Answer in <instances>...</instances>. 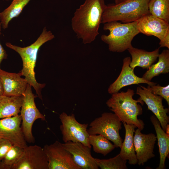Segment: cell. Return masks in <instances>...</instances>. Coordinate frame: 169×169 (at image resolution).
<instances>
[{"instance_id": "obj_1", "label": "cell", "mask_w": 169, "mask_h": 169, "mask_svg": "<svg viewBox=\"0 0 169 169\" xmlns=\"http://www.w3.org/2000/svg\"><path fill=\"white\" fill-rule=\"evenodd\" d=\"M106 6L104 0H85L77 9L71 20L72 29L84 44L94 41L99 34L102 15Z\"/></svg>"}, {"instance_id": "obj_2", "label": "cell", "mask_w": 169, "mask_h": 169, "mask_svg": "<svg viewBox=\"0 0 169 169\" xmlns=\"http://www.w3.org/2000/svg\"><path fill=\"white\" fill-rule=\"evenodd\" d=\"M55 38L54 35L46 27L36 41L30 45L21 47L7 42L6 45L17 52L20 55L23 62V68L20 73L25 77V79L35 90L39 98L42 100L41 91L45 84L38 83L35 78L34 68L37 59L38 53L40 47L47 42Z\"/></svg>"}, {"instance_id": "obj_3", "label": "cell", "mask_w": 169, "mask_h": 169, "mask_svg": "<svg viewBox=\"0 0 169 169\" xmlns=\"http://www.w3.org/2000/svg\"><path fill=\"white\" fill-rule=\"evenodd\" d=\"M134 90L130 89L126 92L113 94L106 104L122 123L134 125L142 130L144 124L142 120L138 118V116L142 114L143 110L138 103L143 105L144 102L139 98L137 100L134 99Z\"/></svg>"}, {"instance_id": "obj_4", "label": "cell", "mask_w": 169, "mask_h": 169, "mask_svg": "<svg viewBox=\"0 0 169 169\" xmlns=\"http://www.w3.org/2000/svg\"><path fill=\"white\" fill-rule=\"evenodd\" d=\"M103 29L108 30V35H101L102 41L108 45L109 49L112 52L122 53L132 45L134 38L140 33L137 21L121 23L114 21L104 23Z\"/></svg>"}, {"instance_id": "obj_5", "label": "cell", "mask_w": 169, "mask_h": 169, "mask_svg": "<svg viewBox=\"0 0 169 169\" xmlns=\"http://www.w3.org/2000/svg\"><path fill=\"white\" fill-rule=\"evenodd\" d=\"M150 0H129L118 5L106 6L103 13L101 23L116 21L129 23L136 21L150 14Z\"/></svg>"}, {"instance_id": "obj_6", "label": "cell", "mask_w": 169, "mask_h": 169, "mask_svg": "<svg viewBox=\"0 0 169 169\" xmlns=\"http://www.w3.org/2000/svg\"><path fill=\"white\" fill-rule=\"evenodd\" d=\"M122 123L114 113L104 112L90 124L87 129L89 135H100L113 142L115 148H121L123 140L119 134Z\"/></svg>"}, {"instance_id": "obj_7", "label": "cell", "mask_w": 169, "mask_h": 169, "mask_svg": "<svg viewBox=\"0 0 169 169\" xmlns=\"http://www.w3.org/2000/svg\"><path fill=\"white\" fill-rule=\"evenodd\" d=\"M32 87L28 84L23 95V102L20 111L22 130L26 142L30 143H34L35 141L32 133L34 122L38 119L45 120V116L40 112L36 105L34 99L36 96L32 92Z\"/></svg>"}, {"instance_id": "obj_8", "label": "cell", "mask_w": 169, "mask_h": 169, "mask_svg": "<svg viewBox=\"0 0 169 169\" xmlns=\"http://www.w3.org/2000/svg\"><path fill=\"white\" fill-rule=\"evenodd\" d=\"M59 118L61 122L60 129L64 143L68 141L79 142L91 147L89 142L88 124L79 122L73 114L68 115L64 112L59 115Z\"/></svg>"}, {"instance_id": "obj_9", "label": "cell", "mask_w": 169, "mask_h": 169, "mask_svg": "<svg viewBox=\"0 0 169 169\" xmlns=\"http://www.w3.org/2000/svg\"><path fill=\"white\" fill-rule=\"evenodd\" d=\"M136 21L140 33L156 37L160 40V48L165 47L169 49L168 23L151 14L145 15Z\"/></svg>"}, {"instance_id": "obj_10", "label": "cell", "mask_w": 169, "mask_h": 169, "mask_svg": "<svg viewBox=\"0 0 169 169\" xmlns=\"http://www.w3.org/2000/svg\"><path fill=\"white\" fill-rule=\"evenodd\" d=\"M47 155L49 169H81L74 162L71 154L56 141L43 148Z\"/></svg>"}, {"instance_id": "obj_11", "label": "cell", "mask_w": 169, "mask_h": 169, "mask_svg": "<svg viewBox=\"0 0 169 169\" xmlns=\"http://www.w3.org/2000/svg\"><path fill=\"white\" fill-rule=\"evenodd\" d=\"M12 169H49L48 158L43 148L27 146Z\"/></svg>"}, {"instance_id": "obj_12", "label": "cell", "mask_w": 169, "mask_h": 169, "mask_svg": "<svg viewBox=\"0 0 169 169\" xmlns=\"http://www.w3.org/2000/svg\"><path fill=\"white\" fill-rule=\"evenodd\" d=\"M20 115L0 119V138L10 141L13 145L24 148L27 145L21 126Z\"/></svg>"}, {"instance_id": "obj_13", "label": "cell", "mask_w": 169, "mask_h": 169, "mask_svg": "<svg viewBox=\"0 0 169 169\" xmlns=\"http://www.w3.org/2000/svg\"><path fill=\"white\" fill-rule=\"evenodd\" d=\"M136 94L139 95V98L146 105L148 109L154 114L165 131L166 126L169 122V117L167 115L169 109L164 108L162 104L163 98L154 94L146 88L141 85L137 88Z\"/></svg>"}, {"instance_id": "obj_14", "label": "cell", "mask_w": 169, "mask_h": 169, "mask_svg": "<svg viewBox=\"0 0 169 169\" xmlns=\"http://www.w3.org/2000/svg\"><path fill=\"white\" fill-rule=\"evenodd\" d=\"M138 128L133 137L137 164L139 166L143 165L149 160L155 157L154 149L157 139L154 134H144Z\"/></svg>"}, {"instance_id": "obj_15", "label": "cell", "mask_w": 169, "mask_h": 169, "mask_svg": "<svg viewBox=\"0 0 169 169\" xmlns=\"http://www.w3.org/2000/svg\"><path fill=\"white\" fill-rule=\"evenodd\" d=\"M131 59L127 57L123 60V64L120 75L116 80L109 86L108 91L111 94L117 93L120 90L127 86L140 84H146L148 85L156 84L154 82L145 80L142 77L136 76L134 73V69L130 66Z\"/></svg>"}, {"instance_id": "obj_16", "label": "cell", "mask_w": 169, "mask_h": 169, "mask_svg": "<svg viewBox=\"0 0 169 169\" xmlns=\"http://www.w3.org/2000/svg\"><path fill=\"white\" fill-rule=\"evenodd\" d=\"M63 147L71 154L75 163L81 169H98L95 158L91 155V147L79 142L68 141L62 143Z\"/></svg>"}, {"instance_id": "obj_17", "label": "cell", "mask_w": 169, "mask_h": 169, "mask_svg": "<svg viewBox=\"0 0 169 169\" xmlns=\"http://www.w3.org/2000/svg\"><path fill=\"white\" fill-rule=\"evenodd\" d=\"M1 76L3 89V95L8 96H23L28 83L21 77L20 73H12L1 69Z\"/></svg>"}, {"instance_id": "obj_18", "label": "cell", "mask_w": 169, "mask_h": 169, "mask_svg": "<svg viewBox=\"0 0 169 169\" xmlns=\"http://www.w3.org/2000/svg\"><path fill=\"white\" fill-rule=\"evenodd\" d=\"M127 50L132 58L130 66L133 69L137 67L148 69L156 61L159 54V48L153 51L148 52L131 46Z\"/></svg>"}, {"instance_id": "obj_19", "label": "cell", "mask_w": 169, "mask_h": 169, "mask_svg": "<svg viewBox=\"0 0 169 169\" xmlns=\"http://www.w3.org/2000/svg\"><path fill=\"white\" fill-rule=\"evenodd\" d=\"M123 123L125 129V136L119 154L122 158L128 160L130 164L135 165L137 164V160L134 149L133 137L135 129L137 127L125 122Z\"/></svg>"}, {"instance_id": "obj_20", "label": "cell", "mask_w": 169, "mask_h": 169, "mask_svg": "<svg viewBox=\"0 0 169 169\" xmlns=\"http://www.w3.org/2000/svg\"><path fill=\"white\" fill-rule=\"evenodd\" d=\"M150 119L156 132L159 149L160 162L156 169H165V160L169 153V136L163 130L159 121L155 115L151 116Z\"/></svg>"}, {"instance_id": "obj_21", "label": "cell", "mask_w": 169, "mask_h": 169, "mask_svg": "<svg viewBox=\"0 0 169 169\" xmlns=\"http://www.w3.org/2000/svg\"><path fill=\"white\" fill-rule=\"evenodd\" d=\"M23 96L0 95V119L15 116L20 113Z\"/></svg>"}, {"instance_id": "obj_22", "label": "cell", "mask_w": 169, "mask_h": 169, "mask_svg": "<svg viewBox=\"0 0 169 169\" xmlns=\"http://www.w3.org/2000/svg\"><path fill=\"white\" fill-rule=\"evenodd\" d=\"M158 62L152 64L142 78L145 80L151 81L154 77L161 74L168 73L169 72V50L164 49L158 57Z\"/></svg>"}, {"instance_id": "obj_23", "label": "cell", "mask_w": 169, "mask_h": 169, "mask_svg": "<svg viewBox=\"0 0 169 169\" xmlns=\"http://www.w3.org/2000/svg\"><path fill=\"white\" fill-rule=\"evenodd\" d=\"M31 0H13L10 5L0 13V20L3 28L8 27L10 22L14 18L18 17L25 6Z\"/></svg>"}, {"instance_id": "obj_24", "label": "cell", "mask_w": 169, "mask_h": 169, "mask_svg": "<svg viewBox=\"0 0 169 169\" xmlns=\"http://www.w3.org/2000/svg\"><path fill=\"white\" fill-rule=\"evenodd\" d=\"M89 142L92 146L93 151L105 156L112 151L115 148L114 144L110 141L100 135L89 136Z\"/></svg>"}, {"instance_id": "obj_25", "label": "cell", "mask_w": 169, "mask_h": 169, "mask_svg": "<svg viewBox=\"0 0 169 169\" xmlns=\"http://www.w3.org/2000/svg\"><path fill=\"white\" fill-rule=\"evenodd\" d=\"M148 9L150 14L169 22V0H150Z\"/></svg>"}, {"instance_id": "obj_26", "label": "cell", "mask_w": 169, "mask_h": 169, "mask_svg": "<svg viewBox=\"0 0 169 169\" xmlns=\"http://www.w3.org/2000/svg\"><path fill=\"white\" fill-rule=\"evenodd\" d=\"M23 148L13 145L0 162V169H12L21 156Z\"/></svg>"}, {"instance_id": "obj_27", "label": "cell", "mask_w": 169, "mask_h": 169, "mask_svg": "<svg viewBox=\"0 0 169 169\" xmlns=\"http://www.w3.org/2000/svg\"><path fill=\"white\" fill-rule=\"evenodd\" d=\"M97 164L101 169H127V161L123 159L119 154L107 159L95 158Z\"/></svg>"}, {"instance_id": "obj_28", "label": "cell", "mask_w": 169, "mask_h": 169, "mask_svg": "<svg viewBox=\"0 0 169 169\" xmlns=\"http://www.w3.org/2000/svg\"><path fill=\"white\" fill-rule=\"evenodd\" d=\"M146 88L154 94L162 97L166 100L168 105H169V84L165 86H162L159 84L156 85H148Z\"/></svg>"}, {"instance_id": "obj_29", "label": "cell", "mask_w": 169, "mask_h": 169, "mask_svg": "<svg viewBox=\"0 0 169 169\" xmlns=\"http://www.w3.org/2000/svg\"><path fill=\"white\" fill-rule=\"evenodd\" d=\"M13 145L8 141L0 138V162Z\"/></svg>"}, {"instance_id": "obj_30", "label": "cell", "mask_w": 169, "mask_h": 169, "mask_svg": "<svg viewBox=\"0 0 169 169\" xmlns=\"http://www.w3.org/2000/svg\"><path fill=\"white\" fill-rule=\"evenodd\" d=\"M1 24L0 22V35L1 34ZM7 56L8 55L6 51L0 43V70L1 69V63L3 60L7 58Z\"/></svg>"}, {"instance_id": "obj_31", "label": "cell", "mask_w": 169, "mask_h": 169, "mask_svg": "<svg viewBox=\"0 0 169 169\" xmlns=\"http://www.w3.org/2000/svg\"><path fill=\"white\" fill-rule=\"evenodd\" d=\"M3 94V89L2 83V81L1 76H0V95H2Z\"/></svg>"}, {"instance_id": "obj_32", "label": "cell", "mask_w": 169, "mask_h": 169, "mask_svg": "<svg viewBox=\"0 0 169 169\" xmlns=\"http://www.w3.org/2000/svg\"><path fill=\"white\" fill-rule=\"evenodd\" d=\"M129 0H115V5H118Z\"/></svg>"}, {"instance_id": "obj_33", "label": "cell", "mask_w": 169, "mask_h": 169, "mask_svg": "<svg viewBox=\"0 0 169 169\" xmlns=\"http://www.w3.org/2000/svg\"><path fill=\"white\" fill-rule=\"evenodd\" d=\"M166 134L168 136H169V125L168 124L166 127L165 131Z\"/></svg>"}, {"instance_id": "obj_34", "label": "cell", "mask_w": 169, "mask_h": 169, "mask_svg": "<svg viewBox=\"0 0 169 169\" xmlns=\"http://www.w3.org/2000/svg\"><path fill=\"white\" fill-rule=\"evenodd\" d=\"M7 0V1H8V0Z\"/></svg>"}]
</instances>
